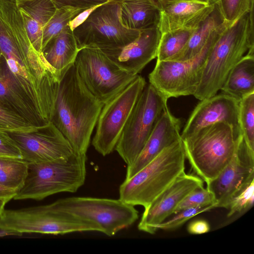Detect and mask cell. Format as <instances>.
<instances>
[{"mask_svg":"<svg viewBox=\"0 0 254 254\" xmlns=\"http://www.w3.org/2000/svg\"><path fill=\"white\" fill-rule=\"evenodd\" d=\"M103 105L85 86L74 63L69 65L61 80L52 122L74 153L86 154Z\"/></svg>","mask_w":254,"mask_h":254,"instance_id":"1","label":"cell"},{"mask_svg":"<svg viewBox=\"0 0 254 254\" xmlns=\"http://www.w3.org/2000/svg\"><path fill=\"white\" fill-rule=\"evenodd\" d=\"M248 54H254V10L231 24L222 21L193 95L201 100L216 94L232 69Z\"/></svg>","mask_w":254,"mask_h":254,"instance_id":"2","label":"cell"},{"mask_svg":"<svg viewBox=\"0 0 254 254\" xmlns=\"http://www.w3.org/2000/svg\"><path fill=\"white\" fill-rule=\"evenodd\" d=\"M186 157L181 138L163 150L119 188V198L130 205L147 207L181 174Z\"/></svg>","mask_w":254,"mask_h":254,"instance_id":"3","label":"cell"},{"mask_svg":"<svg viewBox=\"0 0 254 254\" xmlns=\"http://www.w3.org/2000/svg\"><path fill=\"white\" fill-rule=\"evenodd\" d=\"M231 125L217 123L181 139L187 158L196 175L206 184L232 160L238 140Z\"/></svg>","mask_w":254,"mask_h":254,"instance_id":"4","label":"cell"},{"mask_svg":"<svg viewBox=\"0 0 254 254\" xmlns=\"http://www.w3.org/2000/svg\"><path fill=\"white\" fill-rule=\"evenodd\" d=\"M86 154L73 153L54 160L28 163L27 173L15 200H42L62 192H75L86 178Z\"/></svg>","mask_w":254,"mask_h":254,"instance_id":"5","label":"cell"},{"mask_svg":"<svg viewBox=\"0 0 254 254\" xmlns=\"http://www.w3.org/2000/svg\"><path fill=\"white\" fill-rule=\"evenodd\" d=\"M0 230L17 235L24 233L64 235L102 229L95 223L56 207L53 203L17 209H4Z\"/></svg>","mask_w":254,"mask_h":254,"instance_id":"6","label":"cell"},{"mask_svg":"<svg viewBox=\"0 0 254 254\" xmlns=\"http://www.w3.org/2000/svg\"><path fill=\"white\" fill-rule=\"evenodd\" d=\"M167 101L150 84H146L125 125L115 149L127 166L138 156Z\"/></svg>","mask_w":254,"mask_h":254,"instance_id":"7","label":"cell"},{"mask_svg":"<svg viewBox=\"0 0 254 254\" xmlns=\"http://www.w3.org/2000/svg\"><path fill=\"white\" fill-rule=\"evenodd\" d=\"M74 64L85 86L103 104L126 88L138 75L122 70L100 49L93 46L80 49Z\"/></svg>","mask_w":254,"mask_h":254,"instance_id":"8","label":"cell"},{"mask_svg":"<svg viewBox=\"0 0 254 254\" xmlns=\"http://www.w3.org/2000/svg\"><path fill=\"white\" fill-rule=\"evenodd\" d=\"M222 22L200 52L192 58L181 61H157L148 76L149 84L167 100L171 97L193 95L200 81L208 53Z\"/></svg>","mask_w":254,"mask_h":254,"instance_id":"9","label":"cell"},{"mask_svg":"<svg viewBox=\"0 0 254 254\" xmlns=\"http://www.w3.org/2000/svg\"><path fill=\"white\" fill-rule=\"evenodd\" d=\"M140 30L130 29L122 23L119 0L109 1L95 9L73 33L79 48L100 49L125 46L138 36Z\"/></svg>","mask_w":254,"mask_h":254,"instance_id":"10","label":"cell"},{"mask_svg":"<svg viewBox=\"0 0 254 254\" xmlns=\"http://www.w3.org/2000/svg\"><path fill=\"white\" fill-rule=\"evenodd\" d=\"M58 208L98 225L102 233L113 236L138 218L134 206L118 199L70 197L53 202Z\"/></svg>","mask_w":254,"mask_h":254,"instance_id":"11","label":"cell"},{"mask_svg":"<svg viewBox=\"0 0 254 254\" xmlns=\"http://www.w3.org/2000/svg\"><path fill=\"white\" fill-rule=\"evenodd\" d=\"M146 84L145 79L138 75L126 88L103 105L92 140L95 150L103 156L110 154L115 149L125 125Z\"/></svg>","mask_w":254,"mask_h":254,"instance_id":"12","label":"cell"},{"mask_svg":"<svg viewBox=\"0 0 254 254\" xmlns=\"http://www.w3.org/2000/svg\"><path fill=\"white\" fill-rule=\"evenodd\" d=\"M28 163L54 160L73 153L69 143L51 122L29 131H7Z\"/></svg>","mask_w":254,"mask_h":254,"instance_id":"13","label":"cell"},{"mask_svg":"<svg viewBox=\"0 0 254 254\" xmlns=\"http://www.w3.org/2000/svg\"><path fill=\"white\" fill-rule=\"evenodd\" d=\"M254 180V151L250 149L241 135L232 160L214 179L206 184V188L215 198L216 207L228 209L233 197Z\"/></svg>","mask_w":254,"mask_h":254,"instance_id":"14","label":"cell"},{"mask_svg":"<svg viewBox=\"0 0 254 254\" xmlns=\"http://www.w3.org/2000/svg\"><path fill=\"white\" fill-rule=\"evenodd\" d=\"M201 187L203 181L198 176L183 172L144 208L138 229L154 234L156 226L173 214L178 204L191 191Z\"/></svg>","mask_w":254,"mask_h":254,"instance_id":"15","label":"cell"},{"mask_svg":"<svg viewBox=\"0 0 254 254\" xmlns=\"http://www.w3.org/2000/svg\"><path fill=\"white\" fill-rule=\"evenodd\" d=\"M191 112L181 133L184 139L211 125L223 122L233 127L236 136L242 135L239 124V103L221 93L200 100Z\"/></svg>","mask_w":254,"mask_h":254,"instance_id":"16","label":"cell"},{"mask_svg":"<svg viewBox=\"0 0 254 254\" xmlns=\"http://www.w3.org/2000/svg\"><path fill=\"white\" fill-rule=\"evenodd\" d=\"M161 35L154 25L140 30L137 37L125 46L100 49L119 68L137 75L156 58Z\"/></svg>","mask_w":254,"mask_h":254,"instance_id":"17","label":"cell"},{"mask_svg":"<svg viewBox=\"0 0 254 254\" xmlns=\"http://www.w3.org/2000/svg\"><path fill=\"white\" fill-rule=\"evenodd\" d=\"M216 3L195 0H167L157 5L159 10L157 27L161 34L195 28L214 10Z\"/></svg>","mask_w":254,"mask_h":254,"instance_id":"18","label":"cell"},{"mask_svg":"<svg viewBox=\"0 0 254 254\" xmlns=\"http://www.w3.org/2000/svg\"><path fill=\"white\" fill-rule=\"evenodd\" d=\"M182 124L168 106L164 110L142 150L134 162L127 166L126 179H128L143 168L163 150L181 138Z\"/></svg>","mask_w":254,"mask_h":254,"instance_id":"19","label":"cell"},{"mask_svg":"<svg viewBox=\"0 0 254 254\" xmlns=\"http://www.w3.org/2000/svg\"><path fill=\"white\" fill-rule=\"evenodd\" d=\"M16 5L35 49L42 52L43 32L57 6L55 0H15Z\"/></svg>","mask_w":254,"mask_h":254,"instance_id":"20","label":"cell"},{"mask_svg":"<svg viewBox=\"0 0 254 254\" xmlns=\"http://www.w3.org/2000/svg\"><path fill=\"white\" fill-rule=\"evenodd\" d=\"M80 50L73 32L67 25L47 45L43 54L50 65L63 75L73 64Z\"/></svg>","mask_w":254,"mask_h":254,"instance_id":"21","label":"cell"},{"mask_svg":"<svg viewBox=\"0 0 254 254\" xmlns=\"http://www.w3.org/2000/svg\"><path fill=\"white\" fill-rule=\"evenodd\" d=\"M123 24L127 28L141 30L157 25L159 10L150 0H119Z\"/></svg>","mask_w":254,"mask_h":254,"instance_id":"22","label":"cell"},{"mask_svg":"<svg viewBox=\"0 0 254 254\" xmlns=\"http://www.w3.org/2000/svg\"><path fill=\"white\" fill-rule=\"evenodd\" d=\"M220 90L239 102L254 93V54H247L234 66Z\"/></svg>","mask_w":254,"mask_h":254,"instance_id":"23","label":"cell"},{"mask_svg":"<svg viewBox=\"0 0 254 254\" xmlns=\"http://www.w3.org/2000/svg\"><path fill=\"white\" fill-rule=\"evenodd\" d=\"M222 22L216 5L212 13L193 32L184 48L171 61H185L196 56Z\"/></svg>","mask_w":254,"mask_h":254,"instance_id":"24","label":"cell"},{"mask_svg":"<svg viewBox=\"0 0 254 254\" xmlns=\"http://www.w3.org/2000/svg\"><path fill=\"white\" fill-rule=\"evenodd\" d=\"M28 162L21 158L0 156V185L17 191L22 187Z\"/></svg>","mask_w":254,"mask_h":254,"instance_id":"25","label":"cell"},{"mask_svg":"<svg viewBox=\"0 0 254 254\" xmlns=\"http://www.w3.org/2000/svg\"><path fill=\"white\" fill-rule=\"evenodd\" d=\"M196 28L180 29L162 34L158 47L157 61L172 60L184 48Z\"/></svg>","mask_w":254,"mask_h":254,"instance_id":"26","label":"cell"},{"mask_svg":"<svg viewBox=\"0 0 254 254\" xmlns=\"http://www.w3.org/2000/svg\"><path fill=\"white\" fill-rule=\"evenodd\" d=\"M83 9L70 6L57 7L43 32L42 52L49 42L58 35Z\"/></svg>","mask_w":254,"mask_h":254,"instance_id":"27","label":"cell"},{"mask_svg":"<svg viewBox=\"0 0 254 254\" xmlns=\"http://www.w3.org/2000/svg\"><path fill=\"white\" fill-rule=\"evenodd\" d=\"M238 119L243 139L254 151V93L239 101Z\"/></svg>","mask_w":254,"mask_h":254,"instance_id":"28","label":"cell"},{"mask_svg":"<svg viewBox=\"0 0 254 254\" xmlns=\"http://www.w3.org/2000/svg\"><path fill=\"white\" fill-rule=\"evenodd\" d=\"M216 5L222 21L231 24L254 10V0H217Z\"/></svg>","mask_w":254,"mask_h":254,"instance_id":"29","label":"cell"},{"mask_svg":"<svg viewBox=\"0 0 254 254\" xmlns=\"http://www.w3.org/2000/svg\"><path fill=\"white\" fill-rule=\"evenodd\" d=\"M216 208L214 205L204 206H197L181 210L176 213L170 219H166L156 226V229L166 231L175 230L191 218L206 211Z\"/></svg>","mask_w":254,"mask_h":254,"instance_id":"30","label":"cell"},{"mask_svg":"<svg viewBox=\"0 0 254 254\" xmlns=\"http://www.w3.org/2000/svg\"><path fill=\"white\" fill-rule=\"evenodd\" d=\"M36 127L0 104V132L25 131Z\"/></svg>","mask_w":254,"mask_h":254,"instance_id":"31","label":"cell"},{"mask_svg":"<svg viewBox=\"0 0 254 254\" xmlns=\"http://www.w3.org/2000/svg\"><path fill=\"white\" fill-rule=\"evenodd\" d=\"M216 203L213 194L207 188L201 187L195 189L187 195L178 204L174 214L185 209L197 206L214 205L216 207Z\"/></svg>","mask_w":254,"mask_h":254,"instance_id":"32","label":"cell"},{"mask_svg":"<svg viewBox=\"0 0 254 254\" xmlns=\"http://www.w3.org/2000/svg\"><path fill=\"white\" fill-rule=\"evenodd\" d=\"M254 201V180L248 184L232 199L228 206V217H231L250 209Z\"/></svg>","mask_w":254,"mask_h":254,"instance_id":"33","label":"cell"},{"mask_svg":"<svg viewBox=\"0 0 254 254\" xmlns=\"http://www.w3.org/2000/svg\"><path fill=\"white\" fill-rule=\"evenodd\" d=\"M0 156L22 159L19 149L6 132H0Z\"/></svg>","mask_w":254,"mask_h":254,"instance_id":"34","label":"cell"},{"mask_svg":"<svg viewBox=\"0 0 254 254\" xmlns=\"http://www.w3.org/2000/svg\"><path fill=\"white\" fill-rule=\"evenodd\" d=\"M108 1V0H55L57 7L70 6L83 9L94 5L104 3Z\"/></svg>","mask_w":254,"mask_h":254,"instance_id":"35","label":"cell"},{"mask_svg":"<svg viewBox=\"0 0 254 254\" xmlns=\"http://www.w3.org/2000/svg\"><path fill=\"white\" fill-rule=\"evenodd\" d=\"M103 4L94 5L80 12L68 22V26L70 30L73 31L76 27L82 24L95 9Z\"/></svg>","mask_w":254,"mask_h":254,"instance_id":"36","label":"cell"},{"mask_svg":"<svg viewBox=\"0 0 254 254\" xmlns=\"http://www.w3.org/2000/svg\"><path fill=\"white\" fill-rule=\"evenodd\" d=\"M187 229L190 234L200 235L208 232L210 230V225L206 220H196L189 224Z\"/></svg>","mask_w":254,"mask_h":254,"instance_id":"37","label":"cell"},{"mask_svg":"<svg viewBox=\"0 0 254 254\" xmlns=\"http://www.w3.org/2000/svg\"><path fill=\"white\" fill-rule=\"evenodd\" d=\"M17 191L12 189L0 185V198L8 201L13 199Z\"/></svg>","mask_w":254,"mask_h":254,"instance_id":"38","label":"cell"},{"mask_svg":"<svg viewBox=\"0 0 254 254\" xmlns=\"http://www.w3.org/2000/svg\"><path fill=\"white\" fill-rule=\"evenodd\" d=\"M152 2H153L154 4H155L157 6L160 2L167 0H150ZM199 0V1H202L207 2H210V3H216L217 2V0ZM158 7V6H157Z\"/></svg>","mask_w":254,"mask_h":254,"instance_id":"39","label":"cell"},{"mask_svg":"<svg viewBox=\"0 0 254 254\" xmlns=\"http://www.w3.org/2000/svg\"><path fill=\"white\" fill-rule=\"evenodd\" d=\"M8 201H9L6 199L0 198V216L4 209V206L6 203Z\"/></svg>","mask_w":254,"mask_h":254,"instance_id":"40","label":"cell"},{"mask_svg":"<svg viewBox=\"0 0 254 254\" xmlns=\"http://www.w3.org/2000/svg\"><path fill=\"white\" fill-rule=\"evenodd\" d=\"M9 235H16L14 233L9 232H6V231H2V230H0V236H4Z\"/></svg>","mask_w":254,"mask_h":254,"instance_id":"41","label":"cell"},{"mask_svg":"<svg viewBox=\"0 0 254 254\" xmlns=\"http://www.w3.org/2000/svg\"><path fill=\"white\" fill-rule=\"evenodd\" d=\"M2 58H3V57H2V53H1V50L0 48V64L2 61Z\"/></svg>","mask_w":254,"mask_h":254,"instance_id":"42","label":"cell"},{"mask_svg":"<svg viewBox=\"0 0 254 254\" xmlns=\"http://www.w3.org/2000/svg\"><path fill=\"white\" fill-rule=\"evenodd\" d=\"M109 1H112V0H108Z\"/></svg>","mask_w":254,"mask_h":254,"instance_id":"43","label":"cell"}]
</instances>
